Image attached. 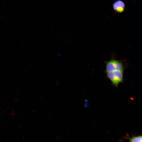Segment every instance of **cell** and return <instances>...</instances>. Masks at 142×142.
<instances>
[{
	"label": "cell",
	"mask_w": 142,
	"mask_h": 142,
	"mask_svg": "<svg viewBox=\"0 0 142 142\" xmlns=\"http://www.w3.org/2000/svg\"><path fill=\"white\" fill-rule=\"evenodd\" d=\"M105 73L115 70L124 71L125 66L121 60L111 59L105 62Z\"/></svg>",
	"instance_id": "2"
},
{
	"label": "cell",
	"mask_w": 142,
	"mask_h": 142,
	"mask_svg": "<svg viewBox=\"0 0 142 142\" xmlns=\"http://www.w3.org/2000/svg\"><path fill=\"white\" fill-rule=\"evenodd\" d=\"M89 105V104L88 102H87V100H85L84 104V106L85 107L87 108L88 106Z\"/></svg>",
	"instance_id": "5"
},
{
	"label": "cell",
	"mask_w": 142,
	"mask_h": 142,
	"mask_svg": "<svg viewBox=\"0 0 142 142\" xmlns=\"http://www.w3.org/2000/svg\"><path fill=\"white\" fill-rule=\"evenodd\" d=\"M130 142H142V136H139L131 138Z\"/></svg>",
	"instance_id": "4"
},
{
	"label": "cell",
	"mask_w": 142,
	"mask_h": 142,
	"mask_svg": "<svg viewBox=\"0 0 142 142\" xmlns=\"http://www.w3.org/2000/svg\"><path fill=\"white\" fill-rule=\"evenodd\" d=\"M113 7L114 11L118 13L123 12L125 9V4L124 2L120 0L115 1L113 4Z\"/></svg>",
	"instance_id": "3"
},
{
	"label": "cell",
	"mask_w": 142,
	"mask_h": 142,
	"mask_svg": "<svg viewBox=\"0 0 142 142\" xmlns=\"http://www.w3.org/2000/svg\"><path fill=\"white\" fill-rule=\"evenodd\" d=\"M124 72L115 70L106 72V77L110 80L112 84L118 87L124 80Z\"/></svg>",
	"instance_id": "1"
}]
</instances>
